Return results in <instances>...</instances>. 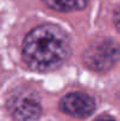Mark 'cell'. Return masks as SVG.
<instances>
[{"label":"cell","mask_w":120,"mask_h":121,"mask_svg":"<svg viewBox=\"0 0 120 121\" xmlns=\"http://www.w3.org/2000/svg\"><path fill=\"white\" fill-rule=\"evenodd\" d=\"M82 60L89 69L106 72L120 60L119 43L111 38L97 39L85 49Z\"/></svg>","instance_id":"cell-2"},{"label":"cell","mask_w":120,"mask_h":121,"mask_svg":"<svg viewBox=\"0 0 120 121\" xmlns=\"http://www.w3.org/2000/svg\"><path fill=\"white\" fill-rule=\"evenodd\" d=\"M95 121H116V120L112 119L111 117H99Z\"/></svg>","instance_id":"cell-7"},{"label":"cell","mask_w":120,"mask_h":121,"mask_svg":"<svg viewBox=\"0 0 120 121\" xmlns=\"http://www.w3.org/2000/svg\"><path fill=\"white\" fill-rule=\"evenodd\" d=\"M7 105L15 121H36L41 114L39 99L30 89H18L9 96Z\"/></svg>","instance_id":"cell-3"},{"label":"cell","mask_w":120,"mask_h":121,"mask_svg":"<svg viewBox=\"0 0 120 121\" xmlns=\"http://www.w3.org/2000/svg\"><path fill=\"white\" fill-rule=\"evenodd\" d=\"M114 25H116L118 32L120 33V6L119 8L116 11V13H114Z\"/></svg>","instance_id":"cell-6"},{"label":"cell","mask_w":120,"mask_h":121,"mask_svg":"<svg viewBox=\"0 0 120 121\" xmlns=\"http://www.w3.org/2000/svg\"><path fill=\"white\" fill-rule=\"evenodd\" d=\"M70 54L67 34L57 25L44 24L32 30L22 42V59L33 71L59 68Z\"/></svg>","instance_id":"cell-1"},{"label":"cell","mask_w":120,"mask_h":121,"mask_svg":"<svg viewBox=\"0 0 120 121\" xmlns=\"http://www.w3.org/2000/svg\"><path fill=\"white\" fill-rule=\"evenodd\" d=\"M49 8L59 12H68L78 7L79 0H42Z\"/></svg>","instance_id":"cell-5"},{"label":"cell","mask_w":120,"mask_h":121,"mask_svg":"<svg viewBox=\"0 0 120 121\" xmlns=\"http://www.w3.org/2000/svg\"><path fill=\"white\" fill-rule=\"evenodd\" d=\"M60 109L72 117L76 118H86L91 115L95 109L94 99L81 92L68 93L60 100Z\"/></svg>","instance_id":"cell-4"}]
</instances>
